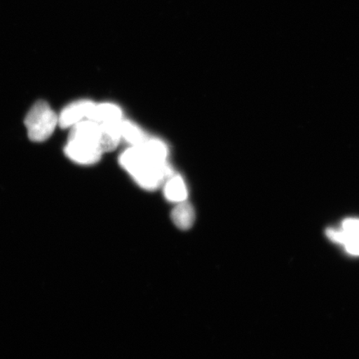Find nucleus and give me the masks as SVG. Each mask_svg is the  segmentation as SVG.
Segmentation results:
<instances>
[{"instance_id":"obj_1","label":"nucleus","mask_w":359,"mask_h":359,"mask_svg":"<svg viewBox=\"0 0 359 359\" xmlns=\"http://www.w3.org/2000/svg\"><path fill=\"white\" fill-rule=\"evenodd\" d=\"M120 164L131 175L139 186L154 191L173 176L168 163H161L148 157L140 147H132L123 152Z\"/></svg>"},{"instance_id":"obj_2","label":"nucleus","mask_w":359,"mask_h":359,"mask_svg":"<svg viewBox=\"0 0 359 359\" xmlns=\"http://www.w3.org/2000/svg\"><path fill=\"white\" fill-rule=\"evenodd\" d=\"M31 141L42 142L48 140L58 125V116L48 103L39 101L27 114L25 120Z\"/></svg>"},{"instance_id":"obj_3","label":"nucleus","mask_w":359,"mask_h":359,"mask_svg":"<svg viewBox=\"0 0 359 359\" xmlns=\"http://www.w3.org/2000/svg\"><path fill=\"white\" fill-rule=\"evenodd\" d=\"M65 154L76 163L92 165L100 161L102 151L97 142L81 139H67Z\"/></svg>"},{"instance_id":"obj_4","label":"nucleus","mask_w":359,"mask_h":359,"mask_svg":"<svg viewBox=\"0 0 359 359\" xmlns=\"http://www.w3.org/2000/svg\"><path fill=\"white\" fill-rule=\"evenodd\" d=\"M94 104L92 101L79 100L67 105L58 116V125L62 128H71L76 124L88 118Z\"/></svg>"},{"instance_id":"obj_5","label":"nucleus","mask_w":359,"mask_h":359,"mask_svg":"<svg viewBox=\"0 0 359 359\" xmlns=\"http://www.w3.org/2000/svg\"><path fill=\"white\" fill-rule=\"evenodd\" d=\"M337 242L344 245L349 254L359 255V219H347L338 232Z\"/></svg>"},{"instance_id":"obj_6","label":"nucleus","mask_w":359,"mask_h":359,"mask_svg":"<svg viewBox=\"0 0 359 359\" xmlns=\"http://www.w3.org/2000/svg\"><path fill=\"white\" fill-rule=\"evenodd\" d=\"M88 119L100 125L120 123L123 121V111L114 103L94 104Z\"/></svg>"},{"instance_id":"obj_7","label":"nucleus","mask_w":359,"mask_h":359,"mask_svg":"<svg viewBox=\"0 0 359 359\" xmlns=\"http://www.w3.org/2000/svg\"><path fill=\"white\" fill-rule=\"evenodd\" d=\"M121 123H106L100 125V140L98 145L102 154L116 149L122 140L121 133Z\"/></svg>"},{"instance_id":"obj_8","label":"nucleus","mask_w":359,"mask_h":359,"mask_svg":"<svg viewBox=\"0 0 359 359\" xmlns=\"http://www.w3.org/2000/svg\"><path fill=\"white\" fill-rule=\"evenodd\" d=\"M170 217H172L175 226L179 228L180 230L187 231L194 224L196 219L195 210L187 201H183L175 206Z\"/></svg>"},{"instance_id":"obj_9","label":"nucleus","mask_w":359,"mask_h":359,"mask_svg":"<svg viewBox=\"0 0 359 359\" xmlns=\"http://www.w3.org/2000/svg\"><path fill=\"white\" fill-rule=\"evenodd\" d=\"M165 198L173 203H181L186 201L188 196L187 188L185 182L181 176L170 177L167 180L164 187Z\"/></svg>"},{"instance_id":"obj_10","label":"nucleus","mask_w":359,"mask_h":359,"mask_svg":"<svg viewBox=\"0 0 359 359\" xmlns=\"http://www.w3.org/2000/svg\"><path fill=\"white\" fill-rule=\"evenodd\" d=\"M140 147L150 159L156 163H168V147L160 139L147 138V140Z\"/></svg>"},{"instance_id":"obj_11","label":"nucleus","mask_w":359,"mask_h":359,"mask_svg":"<svg viewBox=\"0 0 359 359\" xmlns=\"http://www.w3.org/2000/svg\"><path fill=\"white\" fill-rule=\"evenodd\" d=\"M121 133L126 142L132 147H140L147 140V135L136 124L123 120L121 123Z\"/></svg>"}]
</instances>
